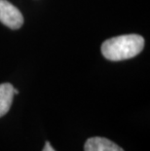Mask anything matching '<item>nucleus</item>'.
Listing matches in <instances>:
<instances>
[{"mask_svg": "<svg viewBox=\"0 0 150 151\" xmlns=\"http://www.w3.org/2000/svg\"><path fill=\"white\" fill-rule=\"evenodd\" d=\"M143 47L144 39L140 35H120L104 41L101 45V53L105 59L118 62L138 56Z\"/></svg>", "mask_w": 150, "mask_h": 151, "instance_id": "f257e3e1", "label": "nucleus"}, {"mask_svg": "<svg viewBox=\"0 0 150 151\" xmlns=\"http://www.w3.org/2000/svg\"><path fill=\"white\" fill-rule=\"evenodd\" d=\"M0 22L12 29H18L24 24L20 10L7 0H0Z\"/></svg>", "mask_w": 150, "mask_h": 151, "instance_id": "f03ea898", "label": "nucleus"}, {"mask_svg": "<svg viewBox=\"0 0 150 151\" xmlns=\"http://www.w3.org/2000/svg\"><path fill=\"white\" fill-rule=\"evenodd\" d=\"M84 151H124L113 141L100 137H90L86 140Z\"/></svg>", "mask_w": 150, "mask_h": 151, "instance_id": "7ed1b4c3", "label": "nucleus"}, {"mask_svg": "<svg viewBox=\"0 0 150 151\" xmlns=\"http://www.w3.org/2000/svg\"><path fill=\"white\" fill-rule=\"evenodd\" d=\"M14 99V87L10 83L0 84V117L4 116L10 109Z\"/></svg>", "mask_w": 150, "mask_h": 151, "instance_id": "20e7f679", "label": "nucleus"}, {"mask_svg": "<svg viewBox=\"0 0 150 151\" xmlns=\"http://www.w3.org/2000/svg\"><path fill=\"white\" fill-rule=\"evenodd\" d=\"M42 151H56V150L53 148V146L51 145V143L49 142V141H46L45 146H44V148H43Z\"/></svg>", "mask_w": 150, "mask_h": 151, "instance_id": "39448f33", "label": "nucleus"}, {"mask_svg": "<svg viewBox=\"0 0 150 151\" xmlns=\"http://www.w3.org/2000/svg\"><path fill=\"white\" fill-rule=\"evenodd\" d=\"M18 94H19V91H18L17 89L14 88V95H18Z\"/></svg>", "mask_w": 150, "mask_h": 151, "instance_id": "423d86ee", "label": "nucleus"}]
</instances>
